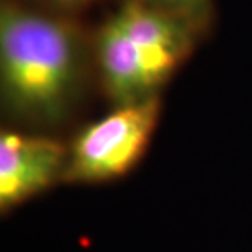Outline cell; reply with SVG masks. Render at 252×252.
Instances as JSON below:
<instances>
[{"instance_id": "obj_1", "label": "cell", "mask_w": 252, "mask_h": 252, "mask_svg": "<svg viewBox=\"0 0 252 252\" xmlns=\"http://www.w3.org/2000/svg\"><path fill=\"white\" fill-rule=\"evenodd\" d=\"M94 59L72 18L5 2L0 8V92L18 123L53 128L77 105Z\"/></svg>"}, {"instance_id": "obj_2", "label": "cell", "mask_w": 252, "mask_h": 252, "mask_svg": "<svg viewBox=\"0 0 252 252\" xmlns=\"http://www.w3.org/2000/svg\"><path fill=\"white\" fill-rule=\"evenodd\" d=\"M200 34L182 18L126 0L92 39L105 95L115 107L159 97Z\"/></svg>"}, {"instance_id": "obj_3", "label": "cell", "mask_w": 252, "mask_h": 252, "mask_svg": "<svg viewBox=\"0 0 252 252\" xmlns=\"http://www.w3.org/2000/svg\"><path fill=\"white\" fill-rule=\"evenodd\" d=\"M159 97L115 107L69 146L64 182L103 184L125 177L144 156L159 120Z\"/></svg>"}, {"instance_id": "obj_4", "label": "cell", "mask_w": 252, "mask_h": 252, "mask_svg": "<svg viewBox=\"0 0 252 252\" xmlns=\"http://www.w3.org/2000/svg\"><path fill=\"white\" fill-rule=\"evenodd\" d=\"M69 148L43 134L2 131L0 134V210L18 205L64 182Z\"/></svg>"}, {"instance_id": "obj_5", "label": "cell", "mask_w": 252, "mask_h": 252, "mask_svg": "<svg viewBox=\"0 0 252 252\" xmlns=\"http://www.w3.org/2000/svg\"><path fill=\"white\" fill-rule=\"evenodd\" d=\"M136 2L182 18L198 33H203L210 27L213 17L211 0H136Z\"/></svg>"}, {"instance_id": "obj_6", "label": "cell", "mask_w": 252, "mask_h": 252, "mask_svg": "<svg viewBox=\"0 0 252 252\" xmlns=\"http://www.w3.org/2000/svg\"><path fill=\"white\" fill-rule=\"evenodd\" d=\"M36 5V8L46 10V12L72 17L74 13L80 12L82 8L92 5L95 0H32Z\"/></svg>"}]
</instances>
